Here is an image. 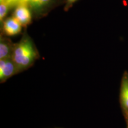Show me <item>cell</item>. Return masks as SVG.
<instances>
[{
	"instance_id": "obj_8",
	"label": "cell",
	"mask_w": 128,
	"mask_h": 128,
	"mask_svg": "<svg viewBox=\"0 0 128 128\" xmlns=\"http://www.w3.org/2000/svg\"><path fill=\"white\" fill-rule=\"evenodd\" d=\"M10 10L9 6L6 2H1L0 4V22L1 24L4 22L6 16Z\"/></svg>"
},
{
	"instance_id": "obj_10",
	"label": "cell",
	"mask_w": 128,
	"mask_h": 128,
	"mask_svg": "<svg viewBox=\"0 0 128 128\" xmlns=\"http://www.w3.org/2000/svg\"><path fill=\"white\" fill-rule=\"evenodd\" d=\"M77 0H66V6H65V9L66 10H68L70 9V8L72 6L74 3H75Z\"/></svg>"
},
{
	"instance_id": "obj_7",
	"label": "cell",
	"mask_w": 128,
	"mask_h": 128,
	"mask_svg": "<svg viewBox=\"0 0 128 128\" xmlns=\"http://www.w3.org/2000/svg\"><path fill=\"white\" fill-rule=\"evenodd\" d=\"M120 100L122 107L128 113V76L125 74L122 80L120 90Z\"/></svg>"
},
{
	"instance_id": "obj_12",
	"label": "cell",
	"mask_w": 128,
	"mask_h": 128,
	"mask_svg": "<svg viewBox=\"0 0 128 128\" xmlns=\"http://www.w3.org/2000/svg\"></svg>"
},
{
	"instance_id": "obj_9",
	"label": "cell",
	"mask_w": 128,
	"mask_h": 128,
	"mask_svg": "<svg viewBox=\"0 0 128 128\" xmlns=\"http://www.w3.org/2000/svg\"><path fill=\"white\" fill-rule=\"evenodd\" d=\"M28 0H6L4 2H6L9 6L10 8L16 7L22 4L28 5Z\"/></svg>"
},
{
	"instance_id": "obj_5",
	"label": "cell",
	"mask_w": 128,
	"mask_h": 128,
	"mask_svg": "<svg viewBox=\"0 0 128 128\" xmlns=\"http://www.w3.org/2000/svg\"><path fill=\"white\" fill-rule=\"evenodd\" d=\"M22 26L14 17H8L2 22V32L5 35L8 36H14L20 33L22 30Z\"/></svg>"
},
{
	"instance_id": "obj_11",
	"label": "cell",
	"mask_w": 128,
	"mask_h": 128,
	"mask_svg": "<svg viewBox=\"0 0 128 128\" xmlns=\"http://www.w3.org/2000/svg\"><path fill=\"white\" fill-rule=\"evenodd\" d=\"M5 1H6V0H0V2H1V3L4 2H5Z\"/></svg>"
},
{
	"instance_id": "obj_3",
	"label": "cell",
	"mask_w": 128,
	"mask_h": 128,
	"mask_svg": "<svg viewBox=\"0 0 128 128\" xmlns=\"http://www.w3.org/2000/svg\"><path fill=\"white\" fill-rule=\"evenodd\" d=\"M20 72L12 58L0 60V81L4 82L14 75Z\"/></svg>"
},
{
	"instance_id": "obj_2",
	"label": "cell",
	"mask_w": 128,
	"mask_h": 128,
	"mask_svg": "<svg viewBox=\"0 0 128 128\" xmlns=\"http://www.w3.org/2000/svg\"><path fill=\"white\" fill-rule=\"evenodd\" d=\"M56 0H28V6L35 17H41L55 7Z\"/></svg>"
},
{
	"instance_id": "obj_6",
	"label": "cell",
	"mask_w": 128,
	"mask_h": 128,
	"mask_svg": "<svg viewBox=\"0 0 128 128\" xmlns=\"http://www.w3.org/2000/svg\"><path fill=\"white\" fill-rule=\"evenodd\" d=\"M14 45L9 39L1 36L0 40V60L12 58Z\"/></svg>"
},
{
	"instance_id": "obj_1",
	"label": "cell",
	"mask_w": 128,
	"mask_h": 128,
	"mask_svg": "<svg viewBox=\"0 0 128 128\" xmlns=\"http://www.w3.org/2000/svg\"><path fill=\"white\" fill-rule=\"evenodd\" d=\"M39 58V52L33 40L24 33L20 42L14 45L12 55V60L19 72L30 68Z\"/></svg>"
},
{
	"instance_id": "obj_4",
	"label": "cell",
	"mask_w": 128,
	"mask_h": 128,
	"mask_svg": "<svg viewBox=\"0 0 128 128\" xmlns=\"http://www.w3.org/2000/svg\"><path fill=\"white\" fill-rule=\"evenodd\" d=\"M13 17L22 26L26 28L32 22V11L27 4L20 5L16 7L14 10Z\"/></svg>"
}]
</instances>
